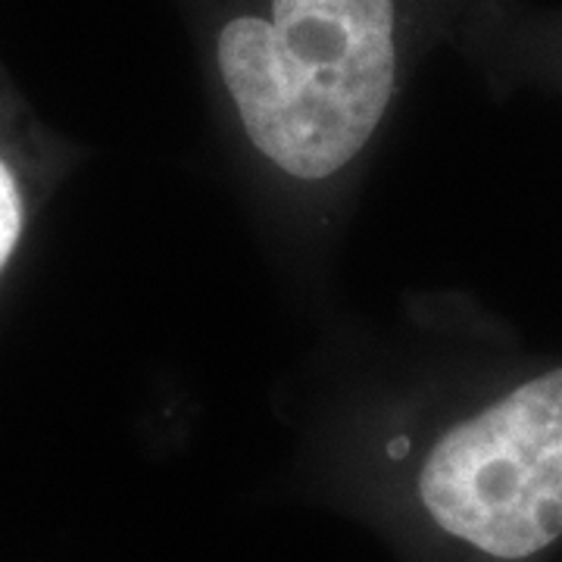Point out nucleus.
<instances>
[{"mask_svg":"<svg viewBox=\"0 0 562 562\" xmlns=\"http://www.w3.org/2000/svg\"><path fill=\"white\" fill-rule=\"evenodd\" d=\"M216 69L247 138L297 179L344 169L397 79V0H266L216 35Z\"/></svg>","mask_w":562,"mask_h":562,"instance_id":"nucleus-1","label":"nucleus"},{"mask_svg":"<svg viewBox=\"0 0 562 562\" xmlns=\"http://www.w3.org/2000/svg\"><path fill=\"white\" fill-rule=\"evenodd\" d=\"M425 516L497 562L562 541V369L443 431L416 479Z\"/></svg>","mask_w":562,"mask_h":562,"instance_id":"nucleus-2","label":"nucleus"},{"mask_svg":"<svg viewBox=\"0 0 562 562\" xmlns=\"http://www.w3.org/2000/svg\"><path fill=\"white\" fill-rule=\"evenodd\" d=\"M22 232V201L20 188L13 172L7 169V162L0 160V269L7 266L13 247L20 241Z\"/></svg>","mask_w":562,"mask_h":562,"instance_id":"nucleus-3","label":"nucleus"}]
</instances>
